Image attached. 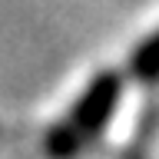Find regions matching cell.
Returning <instances> with one entry per match:
<instances>
[{"mask_svg": "<svg viewBox=\"0 0 159 159\" xmlns=\"http://www.w3.org/2000/svg\"><path fill=\"white\" fill-rule=\"evenodd\" d=\"M116 93H119L116 76H99L96 83L86 89V96H83V103L76 106V113L50 136V152H53V156H70V152H76L80 143L86 136H93L99 129V123L109 116V109L116 103Z\"/></svg>", "mask_w": 159, "mask_h": 159, "instance_id": "obj_1", "label": "cell"}, {"mask_svg": "<svg viewBox=\"0 0 159 159\" xmlns=\"http://www.w3.org/2000/svg\"><path fill=\"white\" fill-rule=\"evenodd\" d=\"M133 70H136L139 76H156L159 73V33L139 47L136 60H133Z\"/></svg>", "mask_w": 159, "mask_h": 159, "instance_id": "obj_2", "label": "cell"}]
</instances>
